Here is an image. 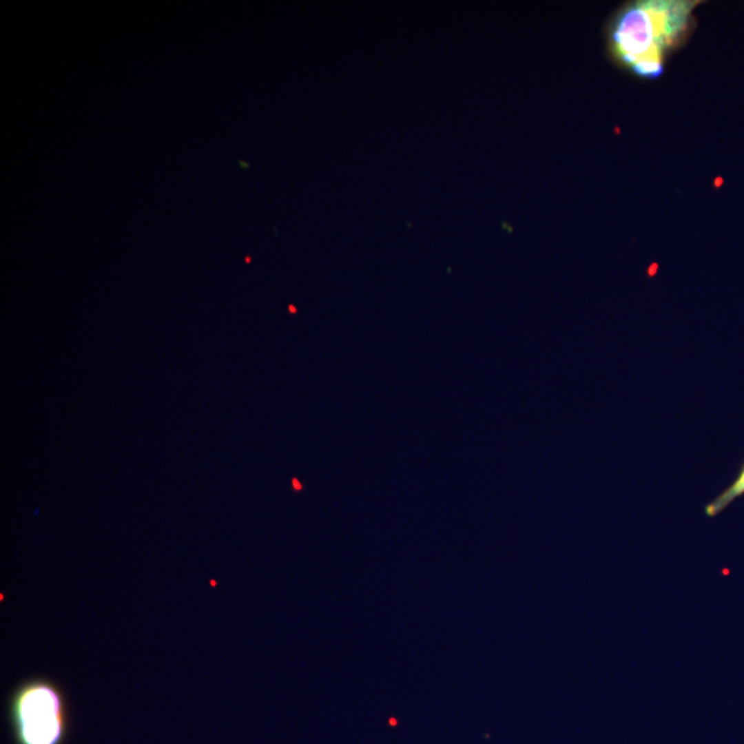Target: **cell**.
<instances>
[{
    "instance_id": "cell-2",
    "label": "cell",
    "mask_w": 744,
    "mask_h": 744,
    "mask_svg": "<svg viewBox=\"0 0 744 744\" xmlns=\"http://www.w3.org/2000/svg\"><path fill=\"white\" fill-rule=\"evenodd\" d=\"M15 744H63L69 711L63 692L47 678H32L17 686L8 704Z\"/></svg>"
},
{
    "instance_id": "cell-3",
    "label": "cell",
    "mask_w": 744,
    "mask_h": 744,
    "mask_svg": "<svg viewBox=\"0 0 744 744\" xmlns=\"http://www.w3.org/2000/svg\"><path fill=\"white\" fill-rule=\"evenodd\" d=\"M744 493V466L737 475V478L732 482L729 488H726L723 492H721L712 502H710L705 506V514L708 517H715L722 510H725L734 499L740 497Z\"/></svg>"
},
{
    "instance_id": "cell-1",
    "label": "cell",
    "mask_w": 744,
    "mask_h": 744,
    "mask_svg": "<svg viewBox=\"0 0 744 744\" xmlns=\"http://www.w3.org/2000/svg\"><path fill=\"white\" fill-rule=\"evenodd\" d=\"M692 10V1L681 0H645L627 6L612 30L616 56L641 77H659L663 54L686 29Z\"/></svg>"
}]
</instances>
